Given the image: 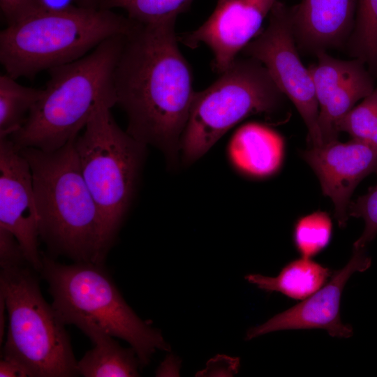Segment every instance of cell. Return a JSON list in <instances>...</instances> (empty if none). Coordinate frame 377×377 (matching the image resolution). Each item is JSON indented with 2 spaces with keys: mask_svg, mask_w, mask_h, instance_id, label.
<instances>
[{
  "mask_svg": "<svg viewBox=\"0 0 377 377\" xmlns=\"http://www.w3.org/2000/svg\"><path fill=\"white\" fill-rule=\"evenodd\" d=\"M176 20H134L124 36L114 73L117 105L126 114V131L158 148L172 165L195 93L191 68L178 45Z\"/></svg>",
  "mask_w": 377,
  "mask_h": 377,
  "instance_id": "6da1fadb",
  "label": "cell"
},
{
  "mask_svg": "<svg viewBox=\"0 0 377 377\" xmlns=\"http://www.w3.org/2000/svg\"><path fill=\"white\" fill-rule=\"evenodd\" d=\"M124 34L82 58L48 70L50 79L25 124L9 138L18 149L51 151L73 140L97 108L117 105L114 73Z\"/></svg>",
  "mask_w": 377,
  "mask_h": 377,
  "instance_id": "7a4b0ae2",
  "label": "cell"
},
{
  "mask_svg": "<svg viewBox=\"0 0 377 377\" xmlns=\"http://www.w3.org/2000/svg\"><path fill=\"white\" fill-rule=\"evenodd\" d=\"M74 140L51 151L19 150L31 172L39 237L52 252L75 262L103 264L108 253L101 216L82 174Z\"/></svg>",
  "mask_w": 377,
  "mask_h": 377,
  "instance_id": "3957f363",
  "label": "cell"
},
{
  "mask_svg": "<svg viewBox=\"0 0 377 377\" xmlns=\"http://www.w3.org/2000/svg\"><path fill=\"white\" fill-rule=\"evenodd\" d=\"M133 22L99 8L39 10L1 31L0 61L14 79L31 78L82 58L112 36L126 34Z\"/></svg>",
  "mask_w": 377,
  "mask_h": 377,
  "instance_id": "277c9868",
  "label": "cell"
},
{
  "mask_svg": "<svg viewBox=\"0 0 377 377\" xmlns=\"http://www.w3.org/2000/svg\"><path fill=\"white\" fill-rule=\"evenodd\" d=\"M40 272L49 285L52 306L65 325L80 330L95 327L127 341L141 367L149 364L156 350H170L161 332L127 304L103 264L63 265L43 256Z\"/></svg>",
  "mask_w": 377,
  "mask_h": 377,
  "instance_id": "5b68a950",
  "label": "cell"
},
{
  "mask_svg": "<svg viewBox=\"0 0 377 377\" xmlns=\"http://www.w3.org/2000/svg\"><path fill=\"white\" fill-rule=\"evenodd\" d=\"M0 295L8 315L3 357L31 377L79 375L65 324L43 297L38 281L23 266L1 269Z\"/></svg>",
  "mask_w": 377,
  "mask_h": 377,
  "instance_id": "8992f818",
  "label": "cell"
},
{
  "mask_svg": "<svg viewBox=\"0 0 377 377\" xmlns=\"http://www.w3.org/2000/svg\"><path fill=\"white\" fill-rule=\"evenodd\" d=\"M110 108H97L73 141L82 174L101 216L107 253L131 204L147 147L118 126Z\"/></svg>",
  "mask_w": 377,
  "mask_h": 377,
  "instance_id": "52a82bcc",
  "label": "cell"
},
{
  "mask_svg": "<svg viewBox=\"0 0 377 377\" xmlns=\"http://www.w3.org/2000/svg\"><path fill=\"white\" fill-rule=\"evenodd\" d=\"M285 97L260 61L237 57L209 87L195 91L181 141L182 161H196L239 121L274 112Z\"/></svg>",
  "mask_w": 377,
  "mask_h": 377,
  "instance_id": "ba28073f",
  "label": "cell"
},
{
  "mask_svg": "<svg viewBox=\"0 0 377 377\" xmlns=\"http://www.w3.org/2000/svg\"><path fill=\"white\" fill-rule=\"evenodd\" d=\"M268 16L267 26L242 52L267 68L276 86L300 113L307 128L311 147H320L323 142L318 124V105L311 75L299 55L293 7L279 1Z\"/></svg>",
  "mask_w": 377,
  "mask_h": 377,
  "instance_id": "9c48e42d",
  "label": "cell"
},
{
  "mask_svg": "<svg viewBox=\"0 0 377 377\" xmlns=\"http://www.w3.org/2000/svg\"><path fill=\"white\" fill-rule=\"evenodd\" d=\"M279 1L217 0L207 20L195 30L179 34V41L191 49L208 47L213 54L212 68L221 74L260 33L264 20Z\"/></svg>",
  "mask_w": 377,
  "mask_h": 377,
  "instance_id": "30bf717a",
  "label": "cell"
},
{
  "mask_svg": "<svg viewBox=\"0 0 377 377\" xmlns=\"http://www.w3.org/2000/svg\"><path fill=\"white\" fill-rule=\"evenodd\" d=\"M0 227L20 242L26 262L40 272L38 222L33 179L27 159L9 137L0 138Z\"/></svg>",
  "mask_w": 377,
  "mask_h": 377,
  "instance_id": "8fae6325",
  "label": "cell"
},
{
  "mask_svg": "<svg viewBox=\"0 0 377 377\" xmlns=\"http://www.w3.org/2000/svg\"><path fill=\"white\" fill-rule=\"evenodd\" d=\"M315 56L316 62L308 68L318 105L323 145L338 140V121L375 89L376 77L358 59H338L327 51Z\"/></svg>",
  "mask_w": 377,
  "mask_h": 377,
  "instance_id": "7c38bea8",
  "label": "cell"
},
{
  "mask_svg": "<svg viewBox=\"0 0 377 377\" xmlns=\"http://www.w3.org/2000/svg\"><path fill=\"white\" fill-rule=\"evenodd\" d=\"M371 265L364 249H354L348 263L335 272L320 289L294 306L278 313L262 325L249 329L246 339L288 330L323 329L333 337L348 338L353 327L342 323L341 295L346 283L355 272L367 270Z\"/></svg>",
  "mask_w": 377,
  "mask_h": 377,
  "instance_id": "4fadbf2b",
  "label": "cell"
},
{
  "mask_svg": "<svg viewBox=\"0 0 377 377\" xmlns=\"http://www.w3.org/2000/svg\"><path fill=\"white\" fill-rule=\"evenodd\" d=\"M301 154L316 174L323 194L332 200L339 226L344 228L356 186L369 174L377 173V150L352 139L311 147Z\"/></svg>",
  "mask_w": 377,
  "mask_h": 377,
  "instance_id": "5bb4252c",
  "label": "cell"
},
{
  "mask_svg": "<svg viewBox=\"0 0 377 377\" xmlns=\"http://www.w3.org/2000/svg\"><path fill=\"white\" fill-rule=\"evenodd\" d=\"M357 0H301L293 7L297 47L306 53L343 46L353 30Z\"/></svg>",
  "mask_w": 377,
  "mask_h": 377,
  "instance_id": "9a60e30c",
  "label": "cell"
},
{
  "mask_svg": "<svg viewBox=\"0 0 377 377\" xmlns=\"http://www.w3.org/2000/svg\"><path fill=\"white\" fill-rule=\"evenodd\" d=\"M230 158L241 172L256 177L274 174L281 165L284 142L273 129L248 123L237 130L228 147Z\"/></svg>",
  "mask_w": 377,
  "mask_h": 377,
  "instance_id": "2e32d148",
  "label": "cell"
},
{
  "mask_svg": "<svg viewBox=\"0 0 377 377\" xmlns=\"http://www.w3.org/2000/svg\"><path fill=\"white\" fill-rule=\"evenodd\" d=\"M94 344L77 361V371L84 377L138 376L139 359L134 349L122 348L114 337L95 327L82 329Z\"/></svg>",
  "mask_w": 377,
  "mask_h": 377,
  "instance_id": "e0dca14e",
  "label": "cell"
},
{
  "mask_svg": "<svg viewBox=\"0 0 377 377\" xmlns=\"http://www.w3.org/2000/svg\"><path fill=\"white\" fill-rule=\"evenodd\" d=\"M332 276L327 267L302 257L288 263L275 277L251 274L245 279L261 290L303 300L323 286Z\"/></svg>",
  "mask_w": 377,
  "mask_h": 377,
  "instance_id": "ac0fdd59",
  "label": "cell"
},
{
  "mask_svg": "<svg viewBox=\"0 0 377 377\" xmlns=\"http://www.w3.org/2000/svg\"><path fill=\"white\" fill-rule=\"evenodd\" d=\"M43 93L44 89L20 84L7 74L0 76V138L23 126Z\"/></svg>",
  "mask_w": 377,
  "mask_h": 377,
  "instance_id": "d6986e66",
  "label": "cell"
},
{
  "mask_svg": "<svg viewBox=\"0 0 377 377\" xmlns=\"http://www.w3.org/2000/svg\"><path fill=\"white\" fill-rule=\"evenodd\" d=\"M352 58L362 61L377 78V0H357L355 21L346 43Z\"/></svg>",
  "mask_w": 377,
  "mask_h": 377,
  "instance_id": "ffe728a7",
  "label": "cell"
},
{
  "mask_svg": "<svg viewBox=\"0 0 377 377\" xmlns=\"http://www.w3.org/2000/svg\"><path fill=\"white\" fill-rule=\"evenodd\" d=\"M193 0H98V8H121L130 19L142 23H156L188 11Z\"/></svg>",
  "mask_w": 377,
  "mask_h": 377,
  "instance_id": "44dd1931",
  "label": "cell"
},
{
  "mask_svg": "<svg viewBox=\"0 0 377 377\" xmlns=\"http://www.w3.org/2000/svg\"><path fill=\"white\" fill-rule=\"evenodd\" d=\"M332 221L327 213L313 212L298 219L293 230L295 246L302 257L311 258L330 243Z\"/></svg>",
  "mask_w": 377,
  "mask_h": 377,
  "instance_id": "7402d4cb",
  "label": "cell"
},
{
  "mask_svg": "<svg viewBox=\"0 0 377 377\" xmlns=\"http://www.w3.org/2000/svg\"><path fill=\"white\" fill-rule=\"evenodd\" d=\"M337 128L377 150V87L338 121Z\"/></svg>",
  "mask_w": 377,
  "mask_h": 377,
  "instance_id": "603a6c76",
  "label": "cell"
},
{
  "mask_svg": "<svg viewBox=\"0 0 377 377\" xmlns=\"http://www.w3.org/2000/svg\"><path fill=\"white\" fill-rule=\"evenodd\" d=\"M348 213L349 216L362 218L364 221V231L353 244L354 249H364L377 235V184L350 202Z\"/></svg>",
  "mask_w": 377,
  "mask_h": 377,
  "instance_id": "cb8c5ba5",
  "label": "cell"
},
{
  "mask_svg": "<svg viewBox=\"0 0 377 377\" xmlns=\"http://www.w3.org/2000/svg\"><path fill=\"white\" fill-rule=\"evenodd\" d=\"M26 261L23 249L8 230L0 227V265L1 269L22 266Z\"/></svg>",
  "mask_w": 377,
  "mask_h": 377,
  "instance_id": "d4e9b609",
  "label": "cell"
},
{
  "mask_svg": "<svg viewBox=\"0 0 377 377\" xmlns=\"http://www.w3.org/2000/svg\"><path fill=\"white\" fill-rule=\"evenodd\" d=\"M0 8L8 25L40 10L39 0H0Z\"/></svg>",
  "mask_w": 377,
  "mask_h": 377,
  "instance_id": "484cf974",
  "label": "cell"
},
{
  "mask_svg": "<svg viewBox=\"0 0 377 377\" xmlns=\"http://www.w3.org/2000/svg\"><path fill=\"white\" fill-rule=\"evenodd\" d=\"M1 377H27L28 376L25 369L17 362L8 358H1L0 362Z\"/></svg>",
  "mask_w": 377,
  "mask_h": 377,
  "instance_id": "4316f807",
  "label": "cell"
},
{
  "mask_svg": "<svg viewBox=\"0 0 377 377\" xmlns=\"http://www.w3.org/2000/svg\"><path fill=\"white\" fill-rule=\"evenodd\" d=\"M40 10H63L77 6L76 0H39Z\"/></svg>",
  "mask_w": 377,
  "mask_h": 377,
  "instance_id": "83f0119b",
  "label": "cell"
},
{
  "mask_svg": "<svg viewBox=\"0 0 377 377\" xmlns=\"http://www.w3.org/2000/svg\"><path fill=\"white\" fill-rule=\"evenodd\" d=\"M6 304L3 297L0 295V340L2 343V338L4 334V326H5V313Z\"/></svg>",
  "mask_w": 377,
  "mask_h": 377,
  "instance_id": "f1b7e54d",
  "label": "cell"
},
{
  "mask_svg": "<svg viewBox=\"0 0 377 377\" xmlns=\"http://www.w3.org/2000/svg\"><path fill=\"white\" fill-rule=\"evenodd\" d=\"M76 4L84 8H98V0H76Z\"/></svg>",
  "mask_w": 377,
  "mask_h": 377,
  "instance_id": "f546056e",
  "label": "cell"
}]
</instances>
